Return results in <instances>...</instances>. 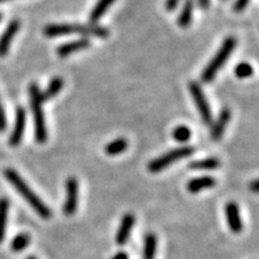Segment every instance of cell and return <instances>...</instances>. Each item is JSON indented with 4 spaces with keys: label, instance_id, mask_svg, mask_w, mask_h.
<instances>
[{
    "label": "cell",
    "instance_id": "cell-1",
    "mask_svg": "<svg viewBox=\"0 0 259 259\" xmlns=\"http://www.w3.org/2000/svg\"><path fill=\"white\" fill-rule=\"evenodd\" d=\"M4 177L6 180L14 186V189L17 191L18 194L23 197V199L27 202L29 205L34 209V211L37 213L38 216L45 220H48L52 216V210L42 202V199L37 196L36 193L32 191L25 181L23 180L19 174L12 168H8L4 170Z\"/></svg>",
    "mask_w": 259,
    "mask_h": 259
},
{
    "label": "cell",
    "instance_id": "cell-2",
    "mask_svg": "<svg viewBox=\"0 0 259 259\" xmlns=\"http://www.w3.org/2000/svg\"><path fill=\"white\" fill-rule=\"evenodd\" d=\"M45 36L47 37H57L63 36V35L70 34H80L84 36H97L105 38L109 35V30L105 27H100L96 24H69V23H59V24H48L44 29Z\"/></svg>",
    "mask_w": 259,
    "mask_h": 259
},
{
    "label": "cell",
    "instance_id": "cell-3",
    "mask_svg": "<svg viewBox=\"0 0 259 259\" xmlns=\"http://www.w3.org/2000/svg\"><path fill=\"white\" fill-rule=\"evenodd\" d=\"M29 95H30V105L32 115H34L35 124V141L37 143L44 144L47 141L48 134L46 128V122H45L44 108H42V97L41 90L36 83H31L29 87Z\"/></svg>",
    "mask_w": 259,
    "mask_h": 259
},
{
    "label": "cell",
    "instance_id": "cell-4",
    "mask_svg": "<svg viewBox=\"0 0 259 259\" xmlns=\"http://www.w3.org/2000/svg\"><path fill=\"white\" fill-rule=\"evenodd\" d=\"M235 47H236V38L233 36L226 37V40L223 41L222 46L220 47L218 53L213 56L211 61L206 65V67L202 72L200 79H202L203 83L212 82L219 71L222 69L223 65L227 63L228 58L231 57V54L233 53V51H234Z\"/></svg>",
    "mask_w": 259,
    "mask_h": 259
},
{
    "label": "cell",
    "instance_id": "cell-5",
    "mask_svg": "<svg viewBox=\"0 0 259 259\" xmlns=\"http://www.w3.org/2000/svg\"><path fill=\"white\" fill-rule=\"evenodd\" d=\"M194 153V148L189 147H180L177 149H173V150L168 151V153L161 155L155 158V160L150 161L148 164V169L151 171V173H158V171L166 169L167 167H169L171 163H174L176 161H179L181 158H185L191 156Z\"/></svg>",
    "mask_w": 259,
    "mask_h": 259
},
{
    "label": "cell",
    "instance_id": "cell-6",
    "mask_svg": "<svg viewBox=\"0 0 259 259\" xmlns=\"http://www.w3.org/2000/svg\"><path fill=\"white\" fill-rule=\"evenodd\" d=\"M189 90L191 96H192L194 103H196L197 109H198L200 118H202L203 122L205 125L210 126L212 122V112L210 108L208 100H206L205 94H204L202 87L197 82H190L189 83Z\"/></svg>",
    "mask_w": 259,
    "mask_h": 259
},
{
    "label": "cell",
    "instance_id": "cell-7",
    "mask_svg": "<svg viewBox=\"0 0 259 259\" xmlns=\"http://www.w3.org/2000/svg\"><path fill=\"white\" fill-rule=\"evenodd\" d=\"M65 191H66V196H65V202L63 205L64 215L72 216L76 213L78 209V199H79V185L78 180L76 178L71 177L65 183Z\"/></svg>",
    "mask_w": 259,
    "mask_h": 259
},
{
    "label": "cell",
    "instance_id": "cell-8",
    "mask_svg": "<svg viewBox=\"0 0 259 259\" xmlns=\"http://www.w3.org/2000/svg\"><path fill=\"white\" fill-rule=\"evenodd\" d=\"M25 122H27L25 109L23 107H18V108L16 109V120L14 130H12V134L9 138V144L11 145V147L15 148L21 144L25 131Z\"/></svg>",
    "mask_w": 259,
    "mask_h": 259
},
{
    "label": "cell",
    "instance_id": "cell-9",
    "mask_svg": "<svg viewBox=\"0 0 259 259\" xmlns=\"http://www.w3.org/2000/svg\"><path fill=\"white\" fill-rule=\"evenodd\" d=\"M225 211L229 229H231L233 233H236V234L240 233L242 231V228H244V225H242L240 209H239L238 204L235 202L227 203Z\"/></svg>",
    "mask_w": 259,
    "mask_h": 259
},
{
    "label": "cell",
    "instance_id": "cell-10",
    "mask_svg": "<svg viewBox=\"0 0 259 259\" xmlns=\"http://www.w3.org/2000/svg\"><path fill=\"white\" fill-rule=\"evenodd\" d=\"M19 28H21V22L18 19H12L8 24V27L4 30V32L0 36V57H5L10 51V46H11L12 40L17 34Z\"/></svg>",
    "mask_w": 259,
    "mask_h": 259
},
{
    "label": "cell",
    "instance_id": "cell-11",
    "mask_svg": "<svg viewBox=\"0 0 259 259\" xmlns=\"http://www.w3.org/2000/svg\"><path fill=\"white\" fill-rule=\"evenodd\" d=\"M136 222V218L134 213H125L122 216L120 226H119L118 232H116L115 235V242L119 246H124L125 244H127L130 235H131L132 228H134Z\"/></svg>",
    "mask_w": 259,
    "mask_h": 259
},
{
    "label": "cell",
    "instance_id": "cell-12",
    "mask_svg": "<svg viewBox=\"0 0 259 259\" xmlns=\"http://www.w3.org/2000/svg\"><path fill=\"white\" fill-rule=\"evenodd\" d=\"M231 118H232L231 109L227 108V107L221 109L218 119H216L215 122L212 124L211 132H210V137H211L212 141L218 142L222 138L223 134H225V130L227 127V125H228L229 120H231Z\"/></svg>",
    "mask_w": 259,
    "mask_h": 259
},
{
    "label": "cell",
    "instance_id": "cell-13",
    "mask_svg": "<svg viewBox=\"0 0 259 259\" xmlns=\"http://www.w3.org/2000/svg\"><path fill=\"white\" fill-rule=\"evenodd\" d=\"M89 47H90L89 38H79V40L66 42V44L60 45V46L57 48V54L60 58H66L71 56V54L76 53V52L84 51Z\"/></svg>",
    "mask_w": 259,
    "mask_h": 259
},
{
    "label": "cell",
    "instance_id": "cell-14",
    "mask_svg": "<svg viewBox=\"0 0 259 259\" xmlns=\"http://www.w3.org/2000/svg\"><path fill=\"white\" fill-rule=\"evenodd\" d=\"M216 185V179L213 177L204 176V177H198L194 178V179H191L189 183H187L186 189L190 193H198L200 191L211 189Z\"/></svg>",
    "mask_w": 259,
    "mask_h": 259
},
{
    "label": "cell",
    "instance_id": "cell-15",
    "mask_svg": "<svg viewBox=\"0 0 259 259\" xmlns=\"http://www.w3.org/2000/svg\"><path fill=\"white\" fill-rule=\"evenodd\" d=\"M63 87H64V79L59 76L53 77V78L51 79V82L48 83L46 90L41 93L42 101H47V100L53 99L54 96L58 95V94L61 92Z\"/></svg>",
    "mask_w": 259,
    "mask_h": 259
},
{
    "label": "cell",
    "instance_id": "cell-16",
    "mask_svg": "<svg viewBox=\"0 0 259 259\" xmlns=\"http://www.w3.org/2000/svg\"><path fill=\"white\" fill-rule=\"evenodd\" d=\"M193 8H194V0H185V4L181 10L179 18H178V24L181 28L189 27L192 22L193 17Z\"/></svg>",
    "mask_w": 259,
    "mask_h": 259
},
{
    "label": "cell",
    "instance_id": "cell-17",
    "mask_svg": "<svg viewBox=\"0 0 259 259\" xmlns=\"http://www.w3.org/2000/svg\"><path fill=\"white\" fill-rule=\"evenodd\" d=\"M114 2L115 0H99V2L95 4V6H94L92 12H90L89 19H90V22H92V24L97 23V22H99V19L106 14L107 10L111 8V5Z\"/></svg>",
    "mask_w": 259,
    "mask_h": 259
},
{
    "label": "cell",
    "instance_id": "cell-18",
    "mask_svg": "<svg viewBox=\"0 0 259 259\" xmlns=\"http://www.w3.org/2000/svg\"><path fill=\"white\" fill-rule=\"evenodd\" d=\"M10 210V202L6 197L0 198V244L4 241L6 223H8V216Z\"/></svg>",
    "mask_w": 259,
    "mask_h": 259
},
{
    "label": "cell",
    "instance_id": "cell-19",
    "mask_svg": "<svg viewBox=\"0 0 259 259\" xmlns=\"http://www.w3.org/2000/svg\"><path fill=\"white\" fill-rule=\"evenodd\" d=\"M128 147V142L127 139L125 138H116L114 141L109 142L108 144L105 147V151L107 155L109 156H115V155H119L127 149Z\"/></svg>",
    "mask_w": 259,
    "mask_h": 259
},
{
    "label": "cell",
    "instance_id": "cell-20",
    "mask_svg": "<svg viewBox=\"0 0 259 259\" xmlns=\"http://www.w3.org/2000/svg\"><path fill=\"white\" fill-rule=\"evenodd\" d=\"M157 248V238L155 234H148L144 239L143 259H155Z\"/></svg>",
    "mask_w": 259,
    "mask_h": 259
},
{
    "label": "cell",
    "instance_id": "cell-21",
    "mask_svg": "<svg viewBox=\"0 0 259 259\" xmlns=\"http://www.w3.org/2000/svg\"><path fill=\"white\" fill-rule=\"evenodd\" d=\"M221 166V162L218 157H206L203 160L193 161L192 163H190V168L192 169H204V170H210V169H216Z\"/></svg>",
    "mask_w": 259,
    "mask_h": 259
},
{
    "label": "cell",
    "instance_id": "cell-22",
    "mask_svg": "<svg viewBox=\"0 0 259 259\" xmlns=\"http://www.w3.org/2000/svg\"><path fill=\"white\" fill-rule=\"evenodd\" d=\"M30 244V235L28 233H19L11 241V248L14 252H22Z\"/></svg>",
    "mask_w": 259,
    "mask_h": 259
},
{
    "label": "cell",
    "instance_id": "cell-23",
    "mask_svg": "<svg viewBox=\"0 0 259 259\" xmlns=\"http://www.w3.org/2000/svg\"><path fill=\"white\" fill-rule=\"evenodd\" d=\"M191 135H192L191 134V130L184 125L178 126L173 131V138L177 142H179V143H186V142H189Z\"/></svg>",
    "mask_w": 259,
    "mask_h": 259
},
{
    "label": "cell",
    "instance_id": "cell-24",
    "mask_svg": "<svg viewBox=\"0 0 259 259\" xmlns=\"http://www.w3.org/2000/svg\"><path fill=\"white\" fill-rule=\"evenodd\" d=\"M235 76L238 78H247L253 74V67L248 63H240L235 67Z\"/></svg>",
    "mask_w": 259,
    "mask_h": 259
},
{
    "label": "cell",
    "instance_id": "cell-25",
    "mask_svg": "<svg viewBox=\"0 0 259 259\" xmlns=\"http://www.w3.org/2000/svg\"><path fill=\"white\" fill-rule=\"evenodd\" d=\"M248 3H250V0H235L234 5H233V10H234L236 14L242 12L246 9V6L248 5Z\"/></svg>",
    "mask_w": 259,
    "mask_h": 259
},
{
    "label": "cell",
    "instance_id": "cell-26",
    "mask_svg": "<svg viewBox=\"0 0 259 259\" xmlns=\"http://www.w3.org/2000/svg\"><path fill=\"white\" fill-rule=\"evenodd\" d=\"M6 125H8V121H6V115H5L4 107H3L2 101H0V132L5 131Z\"/></svg>",
    "mask_w": 259,
    "mask_h": 259
},
{
    "label": "cell",
    "instance_id": "cell-27",
    "mask_svg": "<svg viewBox=\"0 0 259 259\" xmlns=\"http://www.w3.org/2000/svg\"><path fill=\"white\" fill-rule=\"evenodd\" d=\"M179 2H180V0H167V2H166V10H167V11H169V12L174 11V10L177 9L178 4H179Z\"/></svg>",
    "mask_w": 259,
    "mask_h": 259
},
{
    "label": "cell",
    "instance_id": "cell-28",
    "mask_svg": "<svg viewBox=\"0 0 259 259\" xmlns=\"http://www.w3.org/2000/svg\"><path fill=\"white\" fill-rule=\"evenodd\" d=\"M250 189L252 190V192H254V193H258L259 192V181L257 179L253 180L250 184Z\"/></svg>",
    "mask_w": 259,
    "mask_h": 259
},
{
    "label": "cell",
    "instance_id": "cell-29",
    "mask_svg": "<svg viewBox=\"0 0 259 259\" xmlns=\"http://www.w3.org/2000/svg\"><path fill=\"white\" fill-rule=\"evenodd\" d=\"M112 259H128V254L126 253V252H118V253H115L114 255H113Z\"/></svg>",
    "mask_w": 259,
    "mask_h": 259
},
{
    "label": "cell",
    "instance_id": "cell-30",
    "mask_svg": "<svg viewBox=\"0 0 259 259\" xmlns=\"http://www.w3.org/2000/svg\"><path fill=\"white\" fill-rule=\"evenodd\" d=\"M198 6L202 10L209 9L210 6V0H198Z\"/></svg>",
    "mask_w": 259,
    "mask_h": 259
},
{
    "label": "cell",
    "instance_id": "cell-31",
    "mask_svg": "<svg viewBox=\"0 0 259 259\" xmlns=\"http://www.w3.org/2000/svg\"><path fill=\"white\" fill-rule=\"evenodd\" d=\"M27 259H36V257H34V255H29Z\"/></svg>",
    "mask_w": 259,
    "mask_h": 259
},
{
    "label": "cell",
    "instance_id": "cell-32",
    "mask_svg": "<svg viewBox=\"0 0 259 259\" xmlns=\"http://www.w3.org/2000/svg\"><path fill=\"white\" fill-rule=\"evenodd\" d=\"M2 19H3V15L0 14V22H2Z\"/></svg>",
    "mask_w": 259,
    "mask_h": 259
},
{
    "label": "cell",
    "instance_id": "cell-33",
    "mask_svg": "<svg viewBox=\"0 0 259 259\" xmlns=\"http://www.w3.org/2000/svg\"><path fill=\"white\" fill-rule=\"evenodd\" d=\"M5 2H8V0H0V3H5Z\"/></svg>",
    "mask_w": 259,
    "mask_h": 259
}]
</instances>
